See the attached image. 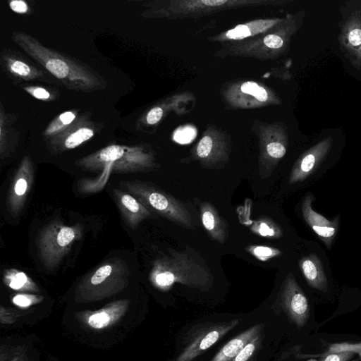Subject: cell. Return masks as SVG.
<instances>
[{
  "mask_svg": "<svg viewBox=\"0 0 361 361\" xmlns=\"http://www.w3.org/2000/svg\"><path fill=\"white\" fill-rule=\"evenodd\" d=\"M10 8L16 13H24L28 10L27 5L23 1H11L9 3Z\"/></svg>",
  "mask_w": 361,
  "mask_h": 361,
  "instance_id": "obj_33",
  "label": "cell"
},
{
  "mask_svg": "<svg viewBox=\"0 0 361 361\" xmlns=\"http://www.w3.org/2000/svg\"><path fill=\"white\" fill-rule=\"evenodd\" d=\"M112 193L120 213L127 226L135 229L145 219L152 217L151 211L130 193L114 188Z\"/></svg>",
  "mask_w": 361,
  "mask_h": 361,
  "instance_id": "obj_10",
  "label": "cell"
},
{
  "mask_svg": "<svg viewBox=\"0 0 361 361\" xmlns=\"http://www.w3.org/2000/svg\"><path fill=\"white\" fill-rule=\"evenodd\" d=\"M263 329L264 324H258L243 331L226 343L211 361H230Z\"/></svg>",
  "mask_w": 361,
  "mask_h": 361,
  "instance_id": "obj_14",
  "label": "cell"
},
{
  "mask_svg": "<svg viewBox=\"0 0 361 361\" xmlns=\"http://www.w3.org/2000/svg\"><path fill=\"white\" fill-rule=\"evenodd\" d=\"M264 43L268 47L278 49L282 47L283 42L279 36L271 34L264 38Z\"/></svg>",
  "mask_w": 361,
  "mask_h": 361,
  "instance_id": "obj_31",
  "label": "cell"
},
{
  "mask_svg": "<svg viewBox=\"0 0 361 361\" xmlns=\"http://www.w3.org/2000/svg\"><path fill=\"white\" fill-rule=\"evenodd\" d=\"M82 234V224L68 226L56 219L42 227L37 236L36 244L38 258L45 269L49 271L56 269Z\"/></svg>",
  "mask_w": 361,
  "mask_h": 361,
  "instance_id": "obj_3",
  "label": "cell"
},
{
  "mask_svg": "<svg viewBox=\"0 0 361 361\" xmlns=\"http://www.w3.org/2000/svg\"><path fill=\"white\" fill-rule=\"evenodd\" d=\"M110 322V317L105 311L98 312L90 316V325L95 329H102L106 326Z\"/></svg>",
  "mask_w": 361,
  "mask_h": 361,
  "instance_id": "obj_25",
  "label": "cell"
},
{
  "mask_svg": "<svg viewBox=\"0 0 361 361\" xmlns=\"http://www.w3.org/2000/svg\"><path fill=\"white\" fill-rule=\"evenodd\" d=\"M202 224L213 240L224 244L228 236V226L215 207L207 202L200 206Z\"/></svg>",
  "mask_w": 361,
  "mask_h": 361,
  "instance_id": "obj_12",
  "label": "cell"
},
{
  "mask_svg": "<svg viewBox=\"0 0 361 361\" xmlns=\"http://www.w3.org/2000/svg\"><path fill=\"white\" fill-rule=\"evenodd\" d=\"M250 30L247 25H240L228 30L226 36L230 39H240L250 35Z\"/></svg>",
  "mask_w": 361,
  "mask_h": 361,
  "instance_id": "obj_27",
  "label": "cell"
},
{
  "mask_svg": "<svg viewBox=\"0 0 361 361\" xmlns=\"http://www.w3.org/2000/svg\"><path fill=\"white\" fill-rule=\"evenodd\" d=\"M163 115V110L160 107L152 109L147 114L146 120L149 124L153 125L158 123Z\"/></svg>",
  "mask_w": 361,
  "mask_h": 361,
  "instance_id": "obj_32",
  "label": "cell"
},
{
  "mask_svg": "<svg viewBox=\"0 0 361 361\" xmlns=\"http://www.w3.org/2000/svg\"><path fill=\"white\" fill-rule=\"evenodd\" d=\"M149 281L156 288L169 290L175 283L203 291L214 284V276L204 259L189 246L169 249L152 263Z\"/></svg>",
  "mask_w": 361,
  "mask_h": 361,
  "instance_id": "obj_1",
  "label": "cell"
},
{
  "mask_svg": "<svg viewBox=\"0 0 361 361\" xmlns=\"http://www.w3.org/2000/svg\"><path fill=\"white\" fill-rule=\"evenodd\" d=\"M240 322V319H235L228 322L206 324L190 340L174 361H192L238 326Z\"/></svg>",
  "mask_w": 361,
  "mask_h": 361,
  "instance_id": "obj_6",
  "label": "cell"
},
{
  "mask_svg": "<svg viewBox=\"0 0 361 361\" xmlns=\"http://www.w3.org/2000/svg\"><path fill=\"white\" fill-rule=\"evenodd\" d=\"M246 250L257 259L264 262L282 254L277 248L264 245H249Z\"/></svg>",
  "mask_w": 361,
  "mask_h": 361,
  "instance_id": "obj_21",
  "label": "cell"
},
{
  "mask_svg": "<svg viewBox=\"0 0 361 361\" xmlns=\"http://www.w3.org/2000/svg\"><path fill=\"white\" fill-rule=\"evenodd\" d=\"M3 281L6 286L16 290L34 291L37 290V287L32 279L25 272L17 269H4Z\"/></svg>",
  "mask_w": 361,
  "mask_h": 361,
  "instance_id": "obj_15",
  "label": "cell"
},
{
  "mask_svg": "<svg viewBox=\"0 0 361 361\" xmlns=\"http://www.w3.org/2000/svg\"><path fill=\"white\" fill-rule=\"evenodd\" d=\"M307 361H317V360H314V359H312V360H309Z\"/></svg>",
  "mask_w": 361,
  "mask_h": 361,
  "instance_id": "obj_37",
  "label": "cell"
},
{
  "mask_svg": "<svg viewBox=\"0 0 361 361\" xmlns=\"http://www.w3.org/2000/svg\"><path fill=\"white\" fill-rule=\"evenodd\" d=\"M213 140L210 136H204L198 143L196 149V154L200 160L212 161V155L213 150Z\"/></svg>",
  "mask_w": 361,
  "mask_h": 361,
  "instance_id": "obj_22",
  "label": "cell"
},
{
  "mask_svg": "<svg viewBox=\"0 0 361 361\" xmlns=\"http://www.w3.org/2000/svg\"><path fill=\"white\" fill-rule=\"evenodd\" d=\"M113 173L111 164L105 165L102 173L94 179H82L78 182V189L85 194H91L102 190L106 185L111 173Z\"/></svg>",
  "mask_w": 361,
  "mask_h": 361,
  "instance_id": "obj_18",
  "label": "cell"
},
{
  "mask_svg": "<svg viewBox=\"0 0 361 361\" xmlns=\"http://www.w3.org/2000/svg\"><path fill=\"white\" fill-rule=\"evenodd\" d=\"M202 4H204L207 6H221L222 4H224L225 3L227 2V1H225V0H206V1H200Z\"/></svg>",
  "mask_w": 361,
  "mask_h": 361,
  "instance_id": "obj_35",
  "label": "cell"
},
{
  "mask_svg": "<svg viewBox=\"0 0 361 361\" xmlns=\"http://www.w3.org/2000/svg\"><path fill=\"white\" fill-rule=\"evenodd\" d=\"M281 305L290 320L298 328L302 327L309 316L307 298L292 273H288L281 285Z\"/></svg>",
  "mask_w": 361,
  "mask_h": 361,
  "instance_id": "obj_8",
  "label": "cell"
},
{
  "mask_svg": "<svg viewBox=\"0 0 361 361\" xmlns=\"http://www.w3.org/2000/svg\"><path fill=\"white\" fill-rule=\"evenodd\" d=\"M122 185L151 212L182 227L193 228L190 212L183 202L171 194L141 181H125Z\"/></svg>",
  "mask_w": 361,
  "mask_h": 361,
  "instance_id": "obj_4",
  "label": "cell"
},
{
  "mask_svg": "<svg viewBox=\"0 0 361 361\" xmlns=\"http://www.w3.org/2000/svg\"><path fill=\"white\" fill-rule=\"evenodd\" d=\"M330 148V141L324 140L307 152L295 164L288 178L289 184L305 180L313 173Z\"/></svg>",
  "mask_w": 361,
  "mask_h": 361,
  "instance_id": "obj_11",
  "label": "cell"
},
{
  "mask_svg": "<svg viewBox=\"0 0 361 361\" xmlns=\"http://www.w3.org/2000/svg\"><path fill=\"white\" fill-rule=\"evenodd\" d=\"M314 199L312 194L305 197L301 207L302 214L306 223L318 238L327 248H330L338 231V218L331 221L314 211L312 207Z\"/></svg>",
  "mask_w": 361,
  "mask_h": 361,
  "instance_id": "obj_9",
  "label": "cell"
},
{
  "mask_svg": "<svg viewBox=\"0 0 361 361\" xmlns=\"http://www.w3.org/2000/svg\"><path fill=\"white\" fill-rule=\"evenodd\" d=\"M347 39L350 46L356 51H361V28L353 27L347 33Z\"/></svg>",
  "mask_w": 361,
  "mask_h": 361,
  "instance_id": "obj_26",
  "label": "cell"
},
{
  "mask_svg": "<svg viewBox=\"0 0 361 361\" xmlns=\"http://www.w3.org/2000/svg\"><path fill=\"white\" fill-rule=\"evenodd\" d=\"M355 355L352 351H340L329 354L321 361H349Z\"/></svg>",
  "mask_w": 361,
  "mask_h": 361,
  "instance_id": "obj_29",
  "label": "cell"
},
{
  "mask_svg": "<svg viewBox=\"0 0 361 361\" xmlns=\"http://www.w3.org/2000/svg\"><path fill=\"white\" fill-rule=\"evenodd\" d=\"M5 59V66L7 70L13 75L23 80H33L39 78L42 73L34 68L27 63L14 57L6 56Z\"/></svg>",
  "mask_w": 361,
  "mask_h": 361,
  "instance_id": "obj_17",
  "label": "cell"
},
{
  "mask_svg": "<svg viewBox=\"0 0 361 361\" xmlns=\"http://www.w3.org/2000/svg\"><path fill=\"white\" fill-rule=\"evenodd\" d=\"M286 152V147L279 142H271L266 146V153L268 159L279 160L282 158Z\"/></svg>",
  "mask_w": 361,
  "mask_h": 361,
  "instance_id": "obj_24",
  "label": "cell"
},
{
  "mask_svg": "<svg viewBox=\"0 0 361 361\" xmlns=\"http://www.w3.org/2000/svg\"><path fill=\"white\" fill-rule=\"evenodd\" d=\"M250 229L255 235L270 239H278L283 236L281 226L267 216H261L254 221Z\"/></svg>",
  "mask_w": 361,
  "mask_h": 361,
  "instance_id": "obj_16",
  "label": "cell"
},
{
  "mask_svg": "<svg viewBox=\"0 0 361 361\" xmlns=\"http://www.w3.org/2000/svg\"><path fill=\"white\" fill-rule=\"evenodd\" d=\"M34 182V167L29 156L22 159L11 183L7 195V209L13 217L24 208Z\"/></svg>",
  "mask_w": 361,
  "mask_h": 361,
  "instance_id": "obj_7",
  "label": "cell"
},
{
  "mask_svg": "<svg viewBox=\"0 0 361 361\" xmlns=\"http://www.w3.org/2000/svg\"><path fill=\"white\" fill-rule=\"evenodd\" d=\"M130 271L125 261L116 257L111 258L85 276L82 283V288L95 292L119 288L128 281Z\"/></svg>",
  "mask_w": 361,
  "mask_h": 361,
  "instance_id": "obj_5",
  "label": "cell"
},
{
  "mask_svg": "<svg viewBox=\"0 0 361 361\" xmlns=\"http://www.w3.org/2000/svg\"><path fill=\"white\" fill-rule=\"evenodd\" d=\"M27 92L31 94L34 97L41 99L47 100L50 98L49 92L42 87H27L24 88Z\"/></svg>",
  "mask_w": 361,
  "mask_h": 361,
  "instance_id": "obj_30",
  "label": "cell"
},
{
  "mask_svg": "<svg viewBox=\"0 0 361 361\" xmlns=\"http://www.w3.org/2000/svg\"><path fill=\"white\" fill-rule=\"evenodd\" d=\"M360 347H361V345H358ZM348 351H352V352H357L360 357H361V348H350V349H348L346 350Z\"/></svg>",
  "mask_w": 361,
  "mask_h": 361,
  "instance_id": "obj_36",
  "label": "cell"
},
{
  "mask_svg": "<svg viewBox=\"0 0 361 361\" xmlns=\"http://www.w3.org/2000/svg\"><path fill=\"white\" fill-rule=\"evenodd\" d=\"M300 269L310 286L320 291L328 289V281L322 262L319 257L310 254L299 261Z\"/></svg>",
  "mask_w": 361,
  "mask_h": 361,
  "instance_id": "obj_13",
  "label": "cell"
},
{
  "mask_svg": "<svg viewBox=\"0 0 361 361\" xmlns=\"http://www.w3.org/2000/svg\"><path fill=\"white\" fill-rule=\"evenodd\" d=\"M352 361H359L358 359H355L354 360H352Z\"/></svg>",
  "mask_w": 361,
  "mask_h": 361,
  "instance_id": "obj_38",
  "label": "cell"
},
{
  "mask_svg": "<svg viewBox=\"0 0 361 361\" xmlns=\"http://www.w3.org/2000/svg\"><path fill=\"white\" fill-rule=\"evenodd\" d=\"M94 135L92 129L87 127L80 128L69 134L64 140L62 149H71L90 140Z\"/></svg>",
  "mask_w": 361,
  "mask_h": 361,
  "instance_id": "obj_19",
  "label": "cell"
},
{
  "mask_svg": "<svg viewBox=\"0 0 361 361\" xmlns=\"http://www.w3.org/2000/svg\"><path fill=\"white\" fill-rule=\"evenodd\" d=\"M262 332L257 335L230 361H250L259 350L262 341Z\"/></svg>",
  "mask_w": 361,
  "mask_h": 361,
  "instance_id": "obj_20",
  "label": "cell"
},
{
  "mask_svg": "<svg viewBox=\"0 0 361 361\" xmlns=\"http://www.w3.org/2000/svg\"><path fill=\"white\" fill-rule=\"evenodd\" d=\"M40 298L27 294H18L13 298V302L20 307H28L35 302H37Z\"/></svg>",
  "mask_w": 361,
  "mask_h": 361,
  "instance_id": "obj_28",
  "label": "cell"
},
{
  "mask_svg": "<svg viewBox=\"0 0 361 361\" xmlns=\"http://www.w3.org/2000/svg\"><path fill=\"white\" fill-rule=\"evenodd\" d=\"M75 118V115L72 111H66L61 114L56 121L61 126H67L70 124Z\"/></svg>",
  "mask_w": 361,
  "mask_h": 361,
  "instance_id": "obj_34",
  "label": "cell"
},
{
  "mask_svg": "<svg viewBox=\"0 0 361 361\" xmlns=\"http://www.w3.org/2000/svg\"><path fill=\"white\" fill-rule=\"evenodd\" d=\"M240 89L243 92L253 95L259 102H265L267 99V91L256 82H246L241 85Z\"/></svg>",
  "mask_w": 361,
  "mask_h": 361,
  "instance_id": "obj_23",
  "label": "cell"
},
{
  "mask_svg": "<svg viewBox=\"0 0 361 361\" xmlns=\"http://www.w3.org/2000/svg\"><path fill=\"white\" fill-rule=\"evenodd\" d=\"M13 40L51 75L69 89L91 90L101 82L87 69L58 52L44 47L35 39L22 32H14Z\"/></svg>",
  "mask_w": 361,
  "mask_h": 361,
  "instance_id": "obj_2",
  "label": "cell"
}]
</instances>
